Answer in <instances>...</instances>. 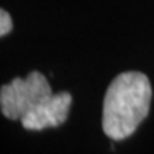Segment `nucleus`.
<instances>
[{
  "mask_svg": "<svg viewBox=\"0 0 154 154\" xmlns=\"http://www.w3.org/2000/svg\"><path fill=\"white\" fill-rule=\"evenodd\" d=\"M72 101V94L67 91L51 94L42 103L34 106L32 110H29L20 119V123L30 131H40L49 127L60 126L67 120Z\"/></svg>",
  "mask_w": 154,
  "mask_h": 154,
  "instance_id": "7ed1b4c3",
  "label": "nucleus"
},
{
  "mask_svg": "<svg viewBox=\"0 0 154 154\" xmlns=\"http://www.w3.org/2000/svg\"><path fill=\"white\" fill-rule=\"evenodd\" d=\"M13 27V23H11V17L10 14L6 10H0V36H6Z\"/></svg>",
  "mask_w": 154,
  "mask_h": 154,
  "instance_id": "20e7f679",
  "label": "nucleus"
},
{
  "mask_svg": "<svg viewBox=\"0 0 154 154\" xmlns=\"http://www.w3.org/2000/svg\"><path fill=\"white\" fill-rule=\"evenodd\" d=\"M151 84L140 72L121 73L110 83L103 104V131L114 141L130 137L147 117Z\"/></svg>",
  "mask_w": 154,
  "mask_h": 154,
  "instance_id": "f257e3e1",
  "label": "nucleus"
},
{
  "mask_svg": "<svg viewBox=\"0 0 154 154\" xmlns=\"http://www.w3.org/2000/svg\"><path fill=\"white\" fill-rule=\"evenodd\" d=\"M51 94L47 79L40 72L29 73L24 79L16 77L0 90L2 113L10 120H20L29 110Z\"/></svg>",
  "mask_w": 154,
  "mask_h": 154,
  "instance_id": "f03ea898",
  "label": "nucleus"
}]
</instances>
